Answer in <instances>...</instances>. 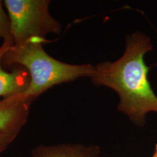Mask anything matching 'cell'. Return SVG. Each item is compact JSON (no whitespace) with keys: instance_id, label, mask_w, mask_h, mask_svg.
I'll list each match as a JSON object with an SVG mask.
<instances>
[{"instance_id":"6","label":"cell","mask_w":157,"mask_h":157,"mask_svg":"<svg viewBox=\"0 0 157 157\" xmlns=\"http://www.w3.org/2000/svg\"><path fill=\"white\" fill-rule=\"evenodd\" d=\"M31 157H100V148L81 143L40 145L32 149Z\"/></svg>"},{"instance_id":"1","label":"cell","mask_w":157,"mask_h":157,"mask_svg":"<svg viewBox=\"0 0 157 157\" xmlns=\"http://www.w3.org/2000/svg\"><path fill=\"white\" fill-rule=\"evenodd\" d=\"M149 37L137 31L127 36L125 50L115 61L95 66L90 80L94 85L111 88L118 94V110L135 124L143 126L149 112H157V96L148 78L144 57L152 50Z\"/></svg>"},{"instance_id":"3","label":"cell","mask_w":157,"mask_h":157,"mask_svg":"<svg viewBox=\"0 0 157 157\" xmlns=\"http://www.w3.org/2000/svg\"><path fill=\"white\" fill-rule=\"evenodd\" d=\"M14 44L31 38L46 40L49 34H59L61 25L49 11L50 0H5Z\"/></svg>"},{"instance_id":"8","label":"cell","mask_w":157,"mask_h":157,"mask_svg":"<svg viewBox=\"0 0 157 157\" xmlns=\"http://www.w3.org/2000/svg\"><path fill=\"white\" fill-rule=\"evenodd\" d=\"M153 157H157V145L156 146V149H155V151Z\"/></svg>"},{"instance_id":"5","label":"cell","mask_w":157,"mask_h":157,"mask_svg":"<svg viewBox=\"0 0 157 157\" xmlns=\"http://www.w3.org/2000/svg\"><path fill=\"white\" fill-rule=\"evenodd\" d=\"M13 44V39L10 38L3 40L0 45V97L3 98L23 93L30 82V76L25 68L15 66L10 72L4 70L2 58Z\"/></svg>"},{"instance_id":"7","label":"cell","mask_w":157,"mask_h":157,"mask_svg":"<svg viewBox=\"0 0 157 157\" xmlns=\"http://www.w3.org/2000/svg\"><path fill=\"white\" fill-rule=\"evenodd\" d=\"M3 5V2L0 1V39L5 40L13 38V36L11 34V26L8 15L5 13Z\"/></svg>"},{"instance_id":"4","label":"cell","mask_w":157,"mask_h":157,"mask_svg":"<svg viewBox=\"0 0 157 157\" xmlns=\"http://www.w3.org/2000/svg\"><path fill=\"white\" fill-rule=\"evenodd\" d=\"M33 102L23 93L0 100V154L15 140L27 122Z\"/></svg>"},{"instance_id":"2","label":"cell","mask_w":157,"mask_h":157,"mask_svg":"<svg viewBox=\"0 0 157 157\" xmlns=\"http://www.w3.org/2000/svg\"><path fill=\"white\" fill-rule=\"evenodd\" d=\"M45 42L44 39L31 38L13 44L2 61L3 68L21 66L28 71L30 82L23 95L33 101L54 86L90 78L95 71L93 65H73L53 58L43 48Z\"/></svg>"}]
</instances>
